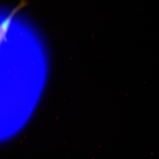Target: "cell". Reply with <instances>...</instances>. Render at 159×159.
Wrapping results in <instances>:
<instances>
[{"label": "cell", "mask_w": 159, "mask_h": 159, "mask_svg": "<svg viewBox=\"0 0 159 159\" xmlns=\"http://www.w3.org/2000/svg\"><path fill=\"white\" fill-rule=\"evenodd\" d=\"M27 3L25 0H22L20 3L15 8L1 23L0 25L1 39L5 38V36L10 27L11 21L16 14L21 9L25 6Z\"/></svg>", "instance_id": "obj_1"}]
</instances>
